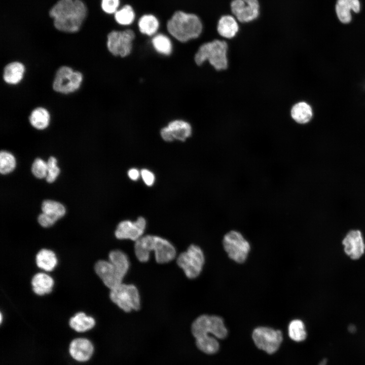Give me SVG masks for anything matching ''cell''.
I'll use <instances>...</instances> for the list:
<instances>
[{
	"label": "cell",
	"mask_w": 365,
	"mask_h": 365,
	"mask_svg": "<svg viewBox=\"0 0 365 365\" xmlns=\"http://www.w3.org/2000/svg\"><path fill=\"white\" fill-rule=\"evenodd\" d=\"M87 10L80 0H59L50 10L58 30L66 32L78 31L84 21Z\"/></svg>",
	"instance_id": "1"
},
{
	"label": "cell",
	"mask_w": 365,
	"mask_h": 365,
	"mask_svg": "<svg viewBox=\"0 0 365 365\" xmlns=\"http://www.w3.org/2000/svg\"><path fill=\"white\" fill-rule=\"evenodd\" d=\"M152 250L155 251L156 262L160 264L172 261L176 254L175 248L168 240L158 236L148 235L135 241V254L140 262H147Z\"/></svg>",
	"instance_id": "2"
},
{
	"label": "cell",
	"mask_w": 365,
	"mask_h": 365,
	"mask_svg": "<svg viewBox=\"0 0 365 365\" xmlns=\"http://www.w3.org/2000/svg\"><path fill=\"white\" fill-rule=\"evenodd\" d=\"M167 29L175 39L184 43L198 38L202 32L203 24L196 14L177 11L168 20Z\"/></svg>",
	"instance_id": "3"
},
{
	"label": "cell",
	"mask_w": 365,
	"mask_h": 365,
	"mask_svg": "<svg viewBox=\"0 0 365 365\" xmlns=\"http://www.w3.org/2000/svg\"><path fill=\"white\" fill-rule=\"evenodd\" d=\"M229 45L225 40L214 39L202 44L195 55V61L201 65L208 61L217 71H225L229 66Z\"/></svg>",
	"instance_id": "4"
},
{
	"label": "cell",
	"mask_w": 365,
	"mask_h": 365,
	"mask_svg": "<svg viewBox=\"0 0 365 365\" xmlns=\"http://www.w3.org/2000/svg\"><path fill=\"white\" fill-rule=\"evenodd\" d=\"M191 331L196 340L210 337L209 333L221 339L225 338L228 334L223 318L215 315L199 316L193 322Z\"/></svg>",
	"instance_id": "5"
},
{
	"label": "cell",
	"mask_w": 365,
	"mask_h": 365,
	"mask_svg": "<svg viewBox=\"0 0 365 365\" xmlns=\"http://www.w3.org/2000/svg\"><path fill=\"white\" fill-rule=\"evenodd\" d=\"M110 298L113 302L126 312L133 310H138L140 308L139 294L133 284L121 283L111 289Z\"/></svg>",
	"instance_id": "6"
},
{
	"label": "cell",
	"mask_w": 365,
	"mask_h": 365,
	"mask_svg": "<svg viewBox=\"0 0 365 365\" xmlns=\"http://www.w3.org/2000/svg\"><path fill=\"white\" fill-rule=\"evenodd\" d=\"M223 244L229 257L238 263L246 260L250 249L248 241L237 230H231L224 236Z\"/></svg>",
	"instance_id": "7"
},
{
	"label": "cell",
	"mask_w": 365,
	"mask_h": 365,
	"mask_svg": "<svg viewBox=\"0 0 365 365\" xmlns=\"http://www.w3.org/2000/svg\"><path fill=\"white\" fill-rule=\"evenodd\" d=\"M203 251L198 246L192 244L187 251L181 253L177 259V264L190 279L197 277L200 274L204 263Z\"/></svg>",
	"instance_id": "8"
},
{
	"label": "cell",
	"mask_w": 365,
	"mask_h": 365,
	"mask_svg": "<svg viewBox=\"0 0 365 365\" xmlns=\"http://www.w3.org/2000/svg\"><path fill=\"white\" fill-rule=\"evenodd\" d=\"M83 81L81 72L74 71L67 66L60 67L57 71L53 83V88L57 92L69 94L79 89Z\"/></svg>",
	"instance_id": "9"
},
{
	"label": "cell",
	"mask_w": 365,
	"mask_h": 365,
	"mask_svg": "<svg viewBox=\"0 0 365 365\" xmlns=\"http://www.w3.org/2000/svg\"><path fill=\"white\" fill-rule=\"evenodd\" d=\"M252 337L257 347L269 354L274 353L278 349L283 339L280 331L265 326L256 328Z\"/></svg>",
	"instance_id": "10"
},
{
	"label": "cell",
	"mask_w": 365,
	"mask_h": 365,
	"mask_svg": "<svg viewBox=\"0 0 365 365\" xmlns=\"http://www.w3.org/2000/svg\"><path fill=\"white\" fill-rule=\"evenodd\" d=\"M107 47L115 56L126 57L132 48V41L135 38L134 32L128 29L124 31L113 30L107 36Z\"/></svg>",
	"instance_id": "11"
},
{
	"label": "cell",
	"mask_w": 365,
	"mask_h": 365,
	"mask_svg": "<svg viewBox=\"0 0 365 365\" xmlns=\"http://www.w3.org/2000/svg\"><path fill=\"white\" fill-rule=\"evenodd\" d=\"M230 9L232 15L242 23L256 20L260 13L259 0H232Z\"/></svg>",
	"instance_id": "12"
},
{
	"label": "cell",
	"mask_w": 365,
	"mask_h": 365,
	"mask_svg": "<svg viewBox=\"0 0 365 365\" xmlns=\"http://www.w3.org/2000/svg\"><path fill=\"white\" fill-rule=\"evenodd\" d=\"M94 270L103 283L110 289L122 283L124 276L109 261H98L94 266Z\"/></svg>",
	"instance_id": "13"
},
{
	"label": "cell",
	"mask_w": 365,
	"mask_h": 365,
	"mask_svg": "<svg viewBox=\"0 0 365 365\" xmlns=\"http://www.w3.org/2000/svg\"><path fill=\"white\" fill-rule=\"evenodd\" d=\"M146 221L142 217H139L135 222L126 220L121 222L115 232V236L119 239H131L136 241L144 233Z\"/></svg>",
	"instance_id": "14"
},
{
	"label": "cell",
	"mask_w": 365,
	"mask_h": 365,
	"mask_svg": "<svg viewBox=\"0 0 365 365\" xmlns=\"http://www.w3.org/2000/svg\"><path fill=\"white\" fill-rule=\"evenodd\" d=\"M344 251L351 259H359L365 252V242L361 233L358 230L348 232L342 240Z\"/></svg>",
	"instance_id": "15"
},
{
	"label": "cell",
	"mask_w": 365,
	"mask_h": 365,
	"mask_svg": "<svg viewBox=\"0 0 365 365\" xmlns=\"http://www.w3.org/2000/svg\"><path fill=\"white\" fill-rule=\"evenodd\" d=\"M191 125L182 120H175L170 122L160 132L162 138L166 141H172L174 139L184 141L191 135Z\"/></svg>",
	"instance_id": "16"
},
{
	"label": "cell",
	"mask_w": 365,
	"mask_h": 365,
	"mask_svg": "<svg viewBox=\"0 0 365 365\" xmlns=\"http://www.w3.org/2000/svg\"><path fill=\"white\" fill-rule=\"evenodd\" d=\"M361 10L359 0H337L335 11L338 20L343 24H348L352 20V12L358 13Z\"/></svg>",
	"instance_id": "17"
},
{
	"label": "cell",
	"mask_w": 365,
	"mask_h": 365,
	"mask_svg": "<svg viewBox=\"0 0 365 365\" xmlns=\"http://www.w3.org/2000/svg\"><path fill=\"white\" fill-rule=\"evenodd\" d=\"M238 21L233 15L225 14L217 21L216 30L222 38L231 40L234 38L239 31Z\"/></svg>",
	"instance_id": "18"
},
{
	"label": "cell",
	"mask_w": 365,
	"mask_h": 365,
	"mask_svg": "<svg viewBox=\"0 0 365 365\" xmlns=\"http://www.w3.org/2000/svg\"><path fill=\"white\" fill-rule=\"evenodd\" d=\"M93 351L92 343L87 339L78 338L74 340L69 346V352L71 356L80 361L88 360Z\"/></svg>",
	"instance_id": "19"
},
{
	"label": "cell",
	"mask_w": 365,
	"mask_h": 365,
	"mask_svg": "<svg viewBox=\"0 0 365 365\" xmlns=\"http://www.w3.org/2000/svg\"><path fill=\"white\" fill-rule=\"evenodd\" d=\"M291 119L299 124L308 123L312 117V110L311 106L305 101H299L294 104L289 111Z\"/></svg>",
	"instance_id": "20"
},
{
	"label": "cell",
	"mask_w": 365,
	"mask_h": 365,
	"mask_svg": "<svg viewBox=\"0 0 365 365\" xmlns=\"http://www.w3.org/2000/svg\"><path fill=\"white\" fill-rule=\"evenodd\" d=\"M25 66L18 61L8 63L4 68L3 78L6 83L16 85L22 80L25 72Z\"/></svg>",
	"instance_id": "21"
},
{
	"label": "cell",
	"mask_w": 365,
	"mask_h": 365,
	"mask_svg": "<svg viewBox=\"0 0 365 365\" xmlns=\"http://www.w3.org/2000/svg\"><path fill=\"white\" fill-rule=\"evenodd\" d=\"M31 285L34 293L42 296L51 292L54 285V280L46 273H38L32 277Z\"/></svg>",
	"instance_id": "22"
},
{
	"label": "cell",
	"mask_w": 365,
	"mask_h": 365,
	"mask_svg": "<svg viewBox=\"0 0 365 365\" xmlns=\"http://www.w3.org/2000/svg\"><path fill=\"white\" fill-rule=\"evenodd\" d=\"M36 263L40 268L46 271H51L57 265V259L53 251L42 249L36 256Z\"/></svg>",
	"instance_id": "23"
},
{
	"label": "cell",
	"mask_w": 365,
	"mask_h": 365,
	"mask_svg": "<svg viewBox=\"0 0 365 365\" xmlns=\"http://www.w3.org/2000/svg\"><path fill=\"white\" fill-rule=\"evenodd\" d=\"M43 213L47 215L54 223L65 213L64 206L59 202L46 200L42 204Z\"/></svg>",
	"instance_id": "24"
},
{
	"label": "cell",
	"mask_w": 365,
	"mask_h": 365,
	"mask_svg": "<svg viewBox=\"0 0 365 365\" xmlns=\"http://www.w3.org/2000/svg\"><path fill=\"white\" fill-rule=\"evenodd\" d=\"M94 319L84 312H78L69 320L70 327L77 332H83L91 329L95 325Z\"/></svg>",
	"instance_id": "25"
},
{
	"label": "cell",
	"mask_w": 365,
	"mask_h": 365,
	"mask_svg": "<svg viewBox=\"0 0 365 365\" xmlns=\"http://www.w3.org/2000/svg\"><path fill=\"white\" fill-rule=\"evenodd\" d=\"M158 18L153 14H147L141 16L138 22L140 32L149 36L154 35L159 27Z\"/></svg>",
	"instance_id": "26"
},
{
	"label": "cell",
	"mask_w": 365,
	"mask_h": 365,
	"mask_svg": "<svg viewBox=\"0 0 365 365\" xmlns=\"http://www.w3.org/2000/svg\"><path fill=\"white\" fill-rule=\"evenodd\" d=\"M50 114L45 108L39 107L34 108L31 113L29 120L31 125L39 130L44 129L49 124Z\"/></svg>",
	"instance_id": "27"
},
{
	"label": "cell",
	"mask_w": 365,
	"mask_h": 365,
	"mask_svg": "<svg viewBox=\"0 0 365 365\" xmlns=\"http://www.w3.org/2000/svg\"><path fill=\"white\" fill-rule=\"evenodd\" d=\"M108 258L109 261L115 265L125 276L130 266L129 261L126 253L119 249L114 250L110 252Z\"/></svg>",
	"instance_id": "28"
},
{
	"label": "cell",
	"mask_w": 365,
	"mask_h": 365,
	"mask_svg": "<svg viewBox=\"0 0 365 365\" xmlns=\"http://www.w3.org/2000/svg\"><path fill=\"white\" fill-rule=\"evenodd\" d=\"M288 332L290 339L296 342L303 341L307 337L305 324L300 319L291 321L288 325Z\"/></svg>",
	"instance_id": "29"
},
{
	"label": "cell",
	"mask_w": 365,
	"mask_h": 365,
	"mask_svg": "<svg viewBox=\"0 0 365 365\" xmlns=\"http://www.w3.org/2000/svg\"><path fill=\"white\" fill-rule=\"evenodd\" d=\"M152 43L154 49L160 54L168 55L171 53V42L170 39L164 34L159 33L155 35L152 40Z\"/></svg>",
	"instance_id": "30"
},
{
	"label": "cell",
	"mask_w": 365,
	"mask_h": 365,
	"mask_svg": "<svg viewBox=\"0 0 365 365\" xmlns=\"http://www.w3.org/2000/svg\"><path fill=\"white\" fill-rule=\"evenodd\" d=\"M135 18L133 8L129 5L124 6L115 13L116 22L122 25H128L133 23Z\"/></svg>",
	"instance_id": "31"
},
{
	"label": "cell",
	"mask_w": 365,
	"mask_h": 365,
	"mask_svg": "<svg viewBox=\"0 0 365 365\" xmlns=\"http://www.w3.org/2000/svg\"><path fill=\"white\" fill-rule=\"evenodd\" d=\"M196 344L198 348L207 354H214L219 349V343L212 337H208L196 340Z\"/></svg>",
	"instance_id": "32"
},
{
	"label": "cell",
	"mask_w": 365,
	"mask_h": 365,
	"mask_svg": "<svg viewBox=\"0 0 365 365\" xmlns=\"http://www.w3.org/2000/svg\"><path fill=\"white\" fill-rule=\"evenodd\" d=\"M16 166L14 157L11 153L2 151L0 153V172L7 174L12 171Z\"/></svg>",
	"instance_id": "33"
},
{
	"label": "cell",
	"mask_w": 365,
	"mask_h": 365,
	"mask_svg": "<svg viewBox=\"0 0 365 365\" xmlns=\"http://www.w3.org/2000/svg\"><path fill=\"white\" fill-rule=\"evenodd\" d=\"M47 169V163L40 158H36L32 165L31 171L39 178L46 177Z\"/></svg>",
	"instance_id": "34"
},
{
	"label": "cell",
	"mask_w": 365,
	"mask_h": 365,
	"mask_svg": "<svg viewBox=\"0 0 365 365\" xmlns=\"http://www.w3.org/2000/svg\"><path fill=\"white\" fill-rule=\"evenodd\" d=\"M47 163V175L46 177L48 182H53L59 174L60 169L57 166V160L54 157H50Z\"/></svg>",
	"instance_id": "35"
},
{
	"label": "cell",
	"mask_w": 365,
	"mask_h": 365,
	"mask_svg": "<svg viewBox=\"0 0 365 365\" xmlns=\"http://www.w3.org/2000/svg\"><path fill=\"white\" fill-rule=\"evenodd\" d=\"M120 5V0H102L101 7L106 13H115Z\"/></svg>",
	"instance_id": "36"
},
{
	"label": "cell",
	"mask_w": 365,
	"mask_h": 365,
	"mask_svg": "<svg viewBox=\"0 0 365 365\" xmlns=\"http://www.w3.org/2000/svg\"><path fill=\"white\" fill-rule=\"evenodd\" d=\"M140 174L144 183L148 186H151L155 181L154 174L146 169H143L140 171Z\"/></svg>",
	"instance_id": "37"
},
{
	"label": "cell",
	"mask_w": 365,
	"mask_h": 365,
	"mask_svg": "<svg viewBox=\"0 0 365 365\" xmlns=\"http://www.w3.org/2000/svg\"><path fill=\"white\" fill-rule=\"evenodd\" d=\"M140 173L135 168L130 169L128 172V175L133 180H136L139 177Z\"/></svg>",
	"instance_id": "38"
},
{
	"label": "cell",
	"mask_w": 365,
	"mask_h": 365,
	"mask_svg": "<svg viewBox=\"0 0 365 365\" xmlns=\"http://www.w3.org/2000/svg\"><path fill=\"white\" fill-rule=\"evenodd\" d=\"M348 330L351 333H354L356 331V328L354 325H350L349 326Z\"/></svg>",
	"instance_id": "39"
},
{
	"label": "cell",
	"mask_w": 365,
	"mask_h": 365,
	"mask_svg": "<svg viewBox=\"0 0 365 365\" xmlns=\"http://www.w3.org/2000/svg\"><path fill=\"white\" fill-rule=\"evenodd\" d=\"M327 360L325 358L321 360L319 363L318 365H326Z\"/></svg>",
	"instance_id": "40"
},
{
	"label": "cell",
	"mask_w": 365,
	"mask_h": 365,
	"mask_svg": "<svg viewBox=\"0 0 365 365\" xmlns=\"http://www.w3.org/2000/svg\"><path fill=\"white\" fill-rule=\"evenodd\" d=\"M2 321V315L1 314V322Z\"/></svg>",
	"instance_id": "41"
}]
</instances>
